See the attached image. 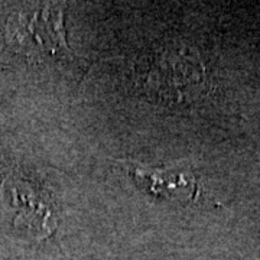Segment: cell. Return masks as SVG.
Returning <instances> with one entry per match:
<instances>
[{
	"mask_svg": "<svg viewBox=\"0 0 260 260\" xmlns=\"http://www.w3.org/2000/svg\"><path fill=\"white\" fill-rule=\"evenodd\" d=\"M129 175L143 192L153 197L175 198L179 201H189L195 197V178L178 167L152 168L143 167L136 162L126 164Z\"/></svg>",
	"mask_w": 260,
	"mask_h": 260,
	"instance_id": "6da1fadb",
	"label": "cell"
}]
</instances>
